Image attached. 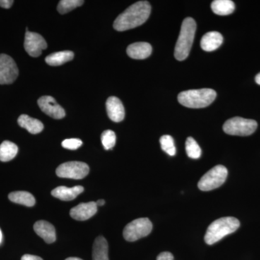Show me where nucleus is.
<instances>
[{
  "label": "nucleus",
  "instance_id": "nucleus-1",
  "mask_svg": "<svg viewBox=\"0 0 260 260\" xmlns=\"http://www.w3.org/2000/svg\"><path fill=\"white\" fill-rule=\"evenodd\" d=\"M150 12L151 7L148 2H138L116 18L114 28L117 31H124L140 26L148 20Z\"/></svg>",
  "mask_w": 260,
  "mask_h": 260
},
{
  "label": "nucleus",
  "instance_id": "nucleus-2",
  "mask_svg": "<svg viewBox=\"0 0 260 260\" xmlns=\"http://www.w3.org/2000/svg\"><path fill=\"white\" fill-rule=\"evenodd\" d=\"M240 226V222L234 217H223L215 220L207 229L205 242L208 245L215 244L223 238L233 234Z\"/></svg>",
  "mask_w": 260,
  "mask_h": 260
},
{
  "label": "nucleus",
  "instance_id": "nucleus-3",
  "mask_svg": "<svg viewBox=\"0 0 260 260\" xmlns=\"http://www.w3.org/2000/svg\"><path fill=\"white\" fill-rule=\"evenodd\" d=\"M197 25L194 19L186 18L181 25L180 34L176 44L174 56L179 61L187 58L190 52L191 46L194 42Z\"/></svg>",
  "mask_w": 260,
  "mask_h": 260
},
{
  "label": "nucleus",
  "instance_id": "nucleus-4",
  "mask_svg": "<svg viewBox=\"0 0 260 260\" xmlns=\"http://www.w3.org/2000/svg\"><path fill=\"white\" fill-rule=\"evenodd\" d=\"M216 95V92L213 89L189 90L179 93L178 101L185 107L200 109L210 105L215 100Z\"/></svg>",
  "mask_w": 260,
  "mask_h": 260
},
{
  "label": "nucleus",
  "instance_id": "nucleus-5",
  "mask_svg": "<svg viewBox=\"0 0 260 260\" xmlns=\"http://www.w3.org/2000/svg\"><path fill=\"white\" fill-rule=\"evenodd\" d=\"M257 128V122L253 119L234 117L224 123L223 131L228 135L237 136H249Z\"/></svg>",
  "mask_w": 260,
  "mask_h": 260
},
{
  "label": "nucleus",
  "instance_id": "nucleus-6",
  "mask_svg": "<svg viewBox=\"0 0 260 260\" xmlns=\"http://www.w3.org/2000/svg\"><path fill=\"white\" fill-rule=\"evenodd\" d=\"M228 170L222 165H218L208 171L198 182L200 190L208 191L220 187L226 180Z\"/></svg>",
  "mask_w": 260,
  "mask_h": 260
},
{
  "label": "nucleus",
  "instance_id": "nucleus-7",
  "mask_svg": "<svg viewBox=\"0 0 260 260\" xmlns=\"http://www.w3.org/2000/svg\"><path fill=\"white\" fill-rule=\"evenodd\" d=\"M152 229L153 224L148 218H138L126 225L123 232V236L128 242H135L148 236L152 232Z\"/></svg>",
  "mask_w": 260,
  "mask_h": 260
},
{
  "label": "nucleus",
  "instance_id": "nucleus-8",
  "mask_svg": "<svg viewBox=\"0 0 260 260\" xmlns=\"http://www.w3.org/2000/svg\"><path fill=\"white\" fill-rule=\"evenodd\" d=\"M88 166L83 162L70 161L61 164L56 169V174L59 177L82 179L88 175Z\"/></svg>",
  "mask_w": 260,
  "mask_h": 260
},
{
  "label": "nucleus",
  "instance_id": "nucleus-9",
  "mask_svg": "<svg viewBox=\"0 0 260 260\" xmlns=\"http://www.w3.org/2000/svg\"><path fill=\"white\" fill-rule=\"evenodd\" d=\"M18 69L16 63L11 56L0 54V84H12L18 76Z\"/></svg>",
  "mask_w": 260,
  "mask_h": 260
},
{
  "label": "nucleus",
  "instance_id": "nucleus-10",
  "mask_svg": "<svg viewBox=\"0 0 260 260\" xmlns=\"http://www.w3.org/2000/svg\"><path fill=\"white\" fill-rule=\"evenodd\" d=\"M24 47L29 55L38 57L42 54V51L47 49V44L42 35L37 32L28 31L26 28Z\"/></svg>",
  "mask_w": 260,
  "mask_h": 260
},
{
  "label": "nucleus",
  "instance_id": "nucleus-11",
  "mask_svg": "<svg viewBox=\"0 0 260 260\" xmlns=\"http://www.w3.org/2000/svg\"><path fill=\"white\" fill-rule=\"evenodd\" d=\"M39 107L43 112L55 119H61L65 116V111L56 102L54 98L44 95L38 100Z\"/></svg>",
  "mask_w": 260,
  "mask_h": 260
},
{
  "label": "nucleus",
  "instance_id": "nucleus-12",
  "mask_svg": "<svg viewBox=\"0 0 260 260\" xmlns=\"http://www.w3.org/2000/svg\"><path fill=\"white\" fill-rule=\"evenodd\" d=\"M97 205L95 202L80 203L70 210V216L77 220H86L92 218L97 213Z\"/></svg>",
  "mask_w": 260,
  "mask_h": 260
},
{
  "label": "nucleus",
  "instance_id": "nucleus-13",
  "mask_svg": "<svg viewBox=\"0 0 260 260\" xmlns=\"http://www.w3.org/2000/svg\"><path fill=\"white\" fill-rule=\"evenodd\" d=\"M107 111L109 119L114 122H120L124 119L125 116L124 106L118 98L115 96L109 97L107 99Z\"/></svg>",
  "mask_w": 260,
  "mask_h": 260
},
{
  "label": "nucleus",
  "instance_id": "nucleus-14",
  "mask_svg": "<svg viewBox=\"0 0 260 260\" xmlns=\"http://www.w3.org/2000/svg\"><path fill=\"white\" fill-rule=\"evenodd\" d=\"M34 229L37 235L42 237L44 242L51 244L56 241V231L54 225L45 220H39L34 224Z\"/></svg>",
  "mask_w": 260,
  "mask_h": 260
},
{
  "label": "nucleus",
  "instance_id": "nucleus-15",
  "mask_svg": "<svg viewBox=\"0 0 260 260\" xmlns=\"http://www.w3.org/2000/svg\"><path fill=\"white\" fill-rule=\"evenodd\" d=\"M126 53L133 59H144L151 54L152 47L147 42L134 43L127 47Z\"/></svg>",
  "mask_w": 260,
  "mask_h": 260
},
{
  "label": "nucleus",
  "instance_id": "nucleus-16",
  "mask_svg": "<svg viewBox=\"0 0 260 260\" xmlns=\"http://www.w3.org/2000/svg\"><path fill=\"white\" fill-rule=\"evenodd\" d=\"M83 191L84 188L82 186H75L71 188L61 186L53 189L51 191V194L58 199L64 200V201H70L75 199Z\"/></svg>",
  "mask_w": 260,
  "mask_h": 260
},
{
  "label": "nucleus",
  "instance_id": "nucleus-17",
  "mask_svg": "<svg viewBox=\"0 0 260 260\" xmlns=\"http://www.w3.org/2000/svg\"><path fill=\"white\" fill-rule=\"evenodd\" d=\"M223 42V37L220 32L211 31L207 32L203 36L200 45L204 51H213L220 47Z\"/></svg>",
  "mask_w": 260,
  "mask_h": 260
},
{
  "label": "nucleus",
  "instance_id": "nucleus-18",
  "mask_svg": "<svg viewBox=\"0 0 260 260\" xmlns=\"http://www.w3.org/2000/svg\"><path fill=\"white\" fill-rule=\"evenodd\" d=\"M19 125L28 130L31 134H39L44 129V124L42 121L31 118L26 114H22L18 119Z\"/></svg>",
  "mask_w": 260,
  "mask_h": 260
},
{
  "label": "nucleus",
  "instance_id": "nucleus-19",
  "mask_svg": "<svg viewBox=\"0 0 260 260\" xmlns=\"http://www.w3.org/2000/svg\"><path fill=\"white\" fill-rule=\"evenodd\" d=\"M93 260H109V245L104 237L95 239L93 246Z\"/></svg>",
  "mask_w": 260,
  "mask_h": 260
},
{
  "label": "nucleus",
  "instance_id": "nucleus-20",
  "mask_svg": "<svg viewBox=\"0 0 260 260\" xmlns=\"http://www.w3.org/2000/svg\"><path fill=\"white\" fill-rule=\"evenodd\" d=\"M74 58V53L71 51H59L53 53L46 57V62L50 66H59L71 61Z\"/></svg>",
  "mask_w": 260,
  "mask_h": 260
},
{
  "label": "nucleus",
  "instance_id": "nucleus-21",
  "mask_svg": "<svg viewBox=\"0 0 260 260\" xmlns=\"http://www.w3.org/2000/svg\"><path fill=\"white\" fill-rule=\"evenodd\" d=\"M212 10L218 15L232 14L235 10V5L231 0H215L211 4Z\"/></svg>",
  "mask_w": 260,
  "mask_h": 260
},
{
  "label": "nucleus",
  "instance_id": "nucleus-22",
  "mask_svg": "<svg viewBox=\"0 0 260 260\" xmlns=\"http://www.w3.org/2000/svg\"><path fill=\"white\" fill-rule=\"evenodd\" d=\"M8 198L13 203L25 205L27 207H32L36 204L35 198L28 191H14V192L10 193Z\"/></svg>",
  "mask_w": 260,
  "mask_h": 260
},
{
  "label": "nucleus",
  "instance_id": "nucleus-23",
  "mask_svg": "<svg viewBox=\"0 0 260 260\" xmlns=\"http://www.w3.org/2000/svg\"><path fill=\"white\" fill-rule=\"evenodd\" d=\"M18 148L15 143L4 141L0 145V160L8 162L13 160L18 154Z\"/></svg>",
  "mask_w": 260,
  "mask_h": 260
},
{
  "label": "nucleus",
  "instance_id": "nucleus-24",
  "mask_svg": "<svg viewBox=\"0 0 260 260\" xmlns=\"http://www.w3.org/2000/svg\"><path fill=\"white\" fill-rule=\"evenodd\" d=\"M186 151L188 156L192 159H198L202 155V150L200 145L195 141L194 138H188L186 141Z\"/></svg>",
  "mask_w": 260,
  "mask_h": 260
},
{
  "label": "nucleus",
  "instance_id": "nucleus-25",
  "mask_svg": "<svg viewBox=\"0 0 260 260\" xmlns=\"http://www.w3.org/2000/svg\"><path fill=\"white\" fill-rule=\"evenodd\" d=\"M83 3V0H61L58 5L57 10L60 14H65L81 6Z\"/></svg>",
  "mask_w": 260,
  "mask_h": 260
},
{
  "label": "nucleus",
  "instance_id": "nucleus-26",
  "mask_svg": "<svg viewBox=\"0 0 260 260\" xmlns=\"http://www.w3.org/2000/svg\"><path fill=\"white\" fill-rule=\"evenodd\" d=\"M160 145H161L162 150L166 153L169 154L171 156H174L176 155L175 145H174V139L170 135H164L160 139Z\"/></svg>",
  "mask_w": 260,
  "mask_h": 260
},
{
  "label": "nucleus",
  "instance_id": "nucleus-27",
  "mask_svg": "<svg viewBox=\"0 0 260 260\" xmlns=\"http://www.w3.org/2000/svg\"><path fill=\"white\" fill-rule=\"evenodd\" d=\"M103 146L106 150H112L116 145V134L112 130H106L102 135Z\"/></svg>",
  "mask_w": 260,
  "mask_h": 260
},
{
  "label": "nucleus",
  "instance_id": "nucleus-28",
  "mask_svg": "<svg viewBox=\"0 0 260 260\" xmlns=\"http://www.w3.org/2000/svg\"><path fill=\"white\" fill-rule=\"evenodd\" d=\"M83 145V142L80 139L73 138V139H67L61 143L63 148L69 149V150H77Z\"/></svg>",
  "mask_w": 260,
  "mask_h": 260
},
{
  "label": "nucleus",
  "instance_id": "nucleus-29",
  "mask_svg": "<svg viewBox=\"0 0 260 260\" xmlns=\"http://www.w3.org/2000/svg\"><path fill=\"white\" fill-rule=\"evenodd\" d=\"M157 260H174V257L172 253L169 252V251H164L159 254Z\"/></svg>",
  "mask_w": 260,
  "mask_h": 260
},
{
  "label": "nucleus",
  "instance_id": "nucleus-30",
  "mask_svg": "<svg viewBox=\"0 0 260 260\" xmlns=\"http://www.w3.org/2000/svg\"><path fill=\"white\" fill-rule=\"evenodd\" d=\"M13 3H14V1L13 0H0V7L5 8V9H9Z\"/></svg>",
  "mask_w": 260,
  "mask_h": 260
},
{
  "label": "nucleus",
  "instance_id": "nucleus-31",
  "mask_svg": "<svg viewBox=\"0 0 260 260\" xmlns=\"http://www.w3.org/2000/svg\"><path fill=\"white\" fill-rule=\"evenodd\" d=\"M21 260H43L40 256L31 255V254H25L22 256Z\"/></svg>",
  "mask_w": 260,
  "mask_h": 260
},
{
  "label": "nucleus",
  "instance_id": "nucleus-32",
  "mask_svg": "<svg viewBox=\"0 0 260 260\" xmlns=\"http://www.w3.org/2000/svg\"><path fill=\"white\" fill-rule=\"evenodd\" d=\"M95 203H96L97 206H103V205L105 204V201H104V200H98Z\"/></svg>",
  "mask_w": 260,
  "mask_h": 260
},
{
  "label": "nucleus",
  "instance_id": "nucleus-33",
  "mask_svg": "<svg viewBox=\"0 0 260 260\" xmlns=\"http://www.w3.org/2000/svg\"><path fill=\"white\" fill-rule=\"evenodd\" d=\"M255 81L258 85H260V73L259 74L256 75V76L255 77Z\"/></svg>",
  "mask_w": 260,
  "mask_h": 260
},
{
  "label": "nucleus",
  "instance_id": "nucleus-34",
  "mask_svg": "<svg viewBox=\"0 0 260 260\" xmlns=\"http://www.w3.org/2000/svg\"><path fill=\"white\" fill-rule=\"evenodd\" d=\"M65 260H83V259H80V258H78V257H69V258H68V259H66Z\"/></svg>",
  "mask_w": 260,
  "mask_h": 260
},
{
  "label": "nucleus",
  "instance_id": "nucleus-35",
  "mask_svg": "<svg viewBox=\"0 0 260 260\" xmlns=\"http://www.w3.org/2000/svg\"><path fill=\"white\" fill-rule=\"evenodd\" d=\"M3 242V233H2L1 229H0V244Z\"/></svg>",
  "mask_w": 260,
  "mask_h": 260
}]
</instances>
